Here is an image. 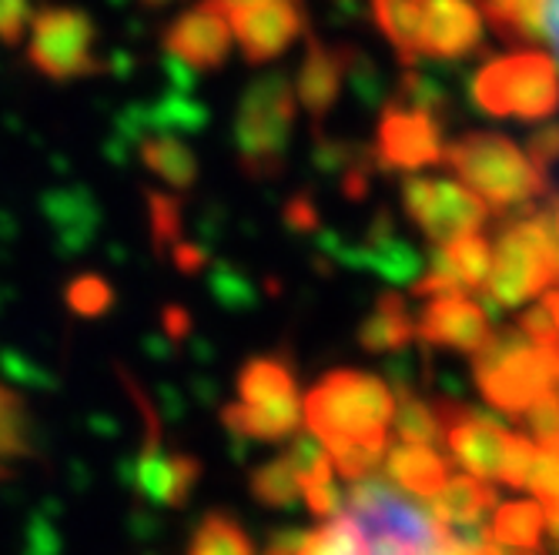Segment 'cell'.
Returning a JSON list of instances; mask_svg holds the SVG:
<instances>
[{
	"label": "cell",
	"mask_w": 559,
	"mask_h": 555,
	"mask_svg": "<svg viewBox=\"0 0 559 555\" xmlns=\"http://www.w3.org/2000/svg\"><path fill=\"white\" fill-rule=\"evenodd\" d=\"M546 0H483V17L506 44H543Z\"/></svg>",
	"instance_id": "cell-23"
},
{
	"label": "cell",
	"mask_w": 559,
	"mask_h": 555,
	"mask_svg": "<svg viewBox=\"0 0 559 555\" xmlns=\"http://www.w3.org/2000/svg\"><path fill=\"white\" fill-rule=\"evenodd\" d=\"M402 208L432 244H445L460 234L479 231L489 208L460 181L409 174L402 181Z\"/></svg>",
	"instance_id": "cell-8"
},
{
	"label": "cell",
	"mask_w": 559,
	"mask_h": 555,
	"mask_svg": "<svg viewBox=\"0 0 559 555\" xmlns=\"http://www.w3.org/2000/svg\"><path fill=\"white\" fill-rule=\"evenodd\" d=\"M489 281L483 288V301L489 305V318L502 309H520L530 298L559 288V241L546 218V208L526 205L513 221H506L496 234Z\"/></svg>",
	"instance_id": "cell-2"
},
{
	"label": "cell",
	"mask_w": 559,
	"mask_h": 555,
	"mask_svg": "<svg viewBox=\"0 0 559 555\" xmlns=\"http://www.w3.org/2000/svg\"><path fill=\"white\" fill-rule=\"evenodd\" d=\"M231 24L225 0H198L165 31V50L191 71H218L231 55Z\"/></svg>",
	"instance_id": "cell-12"
},
{
	"label": "cell",
	"mask_w": 559,
	"mask_h": 555,
	"mask_svg": "<svg viewBox=\"0 0 559 555\" xmlns=\"http://www.w3.org/2000/svg\"><path fill=\"white\" fill-rule=\"evenodd\" d=\"M372 14L382 37L392 44L405 68L419 61V34H423V0H372Z\"/></svg>",
	"instance_id": "cell-21"
},
{
	"label": "cell",
	"mask_w": 559,
	"mask_h": 555,
	"mask_svg": "<svg viewBox=\"0 0 559 555\" xmlns=\"http://www.w3.org/2000/svg\"><path fill=\"white\" fill-rule=\"evenodd\" d=\"M520 419L526 422L530 435L539 438V445L556 438L559 435V388H549L546 395H539Z\"/></svg>",
	"instance_id": "cell-33"
},
{
	"label": "cell",
	"mask_w": 559,
	"mask_h": 555,
	"mask_svg": "<svg viewBox=\"0 0 559 555\" xmlns=\"http://www.w3.org/2000/svg\"><path fill=\"white\" fill-rule=\"evenodd\" d=\"M523 150L539 171H549L559 161V124H543V128L530 131Z\"/></svg>",
	"instance_id": "cell-35"
},
{
	"label": "cell",
	"mask_w": 559,
	"mask_h": 555,
	"mask_svg": "<svg viewBox=\"0 0 559 555\" xmlns=\"http://www.w3.org/2000/svg\"><path fill=\"white\" fill-rule=\"evenodd\" d=\"M516 331H520L530 345H536V348H552V345H559L556 328H552V318L546 315L543 305L526 309V312L516 318Z\"/></svg>",
	"instance_id": "cell-36"
},
{
	"label": "cell",
	"mask_w": 559,
	"mask_h": 555,
	"mask_svg": "<svg viewBox=\"0 0 559 555\" xmlns=\"http://www.w3.org/2000/svg\"><path fill=\"white\" fill-rule=\"evenodd\" d=\"M31 17H34V11L27 0H0V40L17 44L27 34Z\"/></svg>",
	"instance_id": "cell-37"
},
{
	"label": "cell",
	"mask_w": 559,
	"mask_h": 555,
	"mask_svg": "<svg viewBox=\"0 0 559 555\" xmlns=\"http://www.w3.org/2000/svg\"><path fill=\"white\" fill-rule=\"evenodd\" d=\"M141 161L144 168L155 171L165 184L175 188H191L198 181V158L188 144H181L171 134H158V137H147L141 144Z\"/></svg>",
	"instance_id": "cell-25"
},
{
	"label": "cell",
	"mask_w": 559,
	"mask_h": 555,
	"mask_svg": "<svg viewBox=\"0 0 559 555\" xmlns=\"http://www.w3.org/2000/svg\"><path fill=\"white\" fill-rule=\"evenodd\" d=\"M526 488H533L536 502L543 509L556 506L559 502V456H552V451L539 448L536 456V466H533V475L526 482Z\"/></svg>",
	"instance_id": "cell-34"
},
{
	"label": "cell",
	"mask_w": 559,
	"mask_h": 555,
	"mask_svg": "<svg viewBox=\"0 0 559 555\" xmlns=\"http://www.w3.org/2000/svg\"><path fill=\"white\" fill-rule=\"evenodd\" d=\"M305 539H309L305 529H275L265 542V555H298Z\"/></svg>",
	"instance_id": "cell-40"
},
{
	"label": "cell",
	"mask_w": 559,
	"mask_h": 555,
	"mask_svg": "<svg viewBox=\"0 0 559 555\" xmlns=\"http://www.w3.org/2000/svg\"><path fill=\"white\" fill-rule=\"evenodd\" d=\"M298 555H369V545H366V535L359 532V526H355L345 512H338L329 526L309 532Z\"/></svg>",
	"instance_id": "cell-30"
},
{
	"label": "cell",
	"mask_w": 559,
	"mask_h": 555,
	"mask_svg": "<svg viewBox=\"0 0 559 555\" xmlns=\"http://www.w3.org/2000/svg\"><path fill=\"white\" fill-rule=\"evenodd\" d=\"M285 221H288L298 234L316 231V228H319V208H316V201H312L309 194H295V197L288 201V208H285Z\"/></svg>",
	"instance_id": "cell-39"
},
{
	"label": "cell",
	"mask_w": 559,
	"mask_h": 555,
	"mask_svg": "<svg viewBox=\"0 0 559 555\" xmlns=\"http://www.w3.org/2000/svg\"><path fill=\"white\" fill-rule=\"evenodd\" d=\"M436 415L445 429V445L455 466H463L473 479H499V462L506 448V432L496 419L463 406L455 398H436Z\"/></svg>",
	"instance_id": "cell-11"
},
{
	"label": "cell",
	"mask_w": 559,
	"mask_h": 555,
	"mask_svg": "<svg viewBox=\"0 0 559 555\" xmlns=\"http://www.w3.org/2000/svg\"><path fill=\"white\" fill-rule=\"evenodd\" d=\"M295 121L298 100L282 74L255 77L245 87L235 114V147L248 178L272 181L285 171Z\"/></svg>",
	"instance_id": "cell-5"
},
{
	"label": "cell",
	"mask_w": 559,
	"mask_h": 555,
	"mask_svg": "<svg viewBox=\"0 0 559 555\" xmlns=\"http://www.w3.org/2000/svg\"><path fill=\"white\" fill-rule=\"evenodd\" d=\"M201 479V462L185 451H165L158 445V422L147 429V445L138 462V492L155 506L181 509Z\"/></svg>",
	"instance_id": "cell-16"
},
{
	"label": "cell",
	"mask_w": 559,
	"mask_h": 555,
	"mask_svg": "<svg viewBox=\"0 0 559 555\" xmlns=\"http://www.w3.org/2000/svg\"><path fill=\"white\" fill-rule=\"evenodd\" d=\"M556 555H559V545H556Z\"/></svg>",
	"instance_id": "cell-45"
},
{
	"label": "cell",
	"mask_w": 559,
	"mask_h": 555,
	"mask_svg": "<svg viewBox=\"0 0 559 555\" xmlns=\"http://www.w3.org/2000/svg\"><path fill=\"white\" fill-rule=\"evenodd\" d=\"M543 309H546V315L552 318V328H556V338H559V288H549V291L543 294Z\"/></svg>",
	"instance_id": "cell-42"
},
{
	"label": "cell",
	"mask_w": 559,
	"mask_h": 555,
	"mask_svg": "<svg viewBox=\"0 0 559 555\" xmlns=\"http://www.w3.org/2000/svg\"><path fill=\"white\" fill-rule=\"evenodd\" d=\"M108 301H111V291H108V285H100L97 278H81L71 288V305L78 312H84V315H97L100 309H108Z\"/></svg>",
	"instance_id": "cell-38"
},
{
	"label": "cell",
	"mask_w": 559,
	"mask_h": 555,
	"mask_svg": "<svg viewBox=\"0 0 559 555\" xmlns=\"http://www.w3.org/2000/svg\"><path fill=\"white\" fill-rule=\"evenodd\" d=\"M225 11L248 64H269L309 34L301 0H231Z\"/></svg>",
	"instance_id": "cell-10"
},
{
	"label": "cell",
	"mask_w": 559,
	"mask_h": 555,
	"mask_svg": "<svg viewBox=\"0 0 559 555\" xmlns=\"http://www.w3.org/2000/svg\"><path fill=\"white\" fill-rule=\"evenodd\" d=\"M222 422L231 435L238 438H255V442H282L288 435L298 432L301 422L282 419V415H269L259 409H248L241 401H231V406L222 409Z\"/></svg>",
	"instance_id": "cell-28"
},
{
	"label": "cell",
	"mask_w": 559,
	"mask_h": 555,
	"mask_svg": "<svg viewBox=\"0 0 559 555\" xmlns=\"http://www.w3.org/2000/svg\"><path fill=\"white\" fill-rule=\"evenodd\" d=\"M147 8H165V4H171V0H144Z\"/></svg>",
	"instance_id": "cell-44"
},
{
	"label": "cell",
	"mask_w": 559,
	"mask_h": 555,
	"mask_svg": "<svg viewBox=\"0 0 559 555\" xmlns=\"http://www.w3.org/2000/svg\"><path fill=\"white\" fill-rule=\"evenodd\" d=\"M543 40L552 47L556 68H559V0H546V8H543Z\"/></svg>",
	"instance_id": "cell-41"
},
{
	"label": "cell",
	"mask_w": 559,
	"mask_h": 555,
	"mask_svg": "<svg viewBox=\"0 0 559 555\" xmlns=\"http://www.w3.org/2000/svg\"><path fill=\"white\" fill-rule=\"evenodd\" d=\"M442 165H449L460 184L496 212L526 208L536 205V197L549 194V174L526 158L516 141L496 131H469L445 144Z\"/></svg>",
	"instance_id": "cell-3"
},
{
	"label": "cell",
	"mask_w": 559,
	"mask_h": 555,
	"mask_svg": "<svg viewBox=\"0 0 559 555\" xmlns=\"http://www.w3.org/2000/svg\"><path fill=\"white\" fill-rule=\"evenodd\" d=\"M469 94L492 118L546 121L559 111V68L543 50H516L483 64Z\"/></svg>",
	"instance_id": "cell-6"
},
{
	"label": "cell",
	"mask_w": 559,
	"mask_h": 555,
	"mask_svg": "<svg viewBox=\"0 0 559 555\" xmlns=\"http://www.w3.org/2000/svg\"><path fill=\"white\" fill-rule=\"evenodd\" d=\"M473 375L492 409L520 419L539 395L559 385V345L536 348L516 328L492 331L473 351Z\"/></svg>",
	"instance_id": "cell-4"
},
{
	"label": "cell",
	"mask_w": 559,
	"mask_h": 555,
	"mask_svg": "<svg viewBox=\"0 0 559 555\" xmlns=\"http://www.w3.org/2000/svg\"><path fill=\"white\" fill-rule=\"evenodd\" d=\"M376 165L379 171H423L432 165H442L445 137H442V118L389 100L379 118L376 131Z\"/></svg>",
	"instance_id": "cell-9"
},
{
	"label": "cell",
	"mask_w": 559,
	"mask_h": 555,
	"mask_svg": "<svg viewBox=\"0 0 559 555\" xmlns=\"http://www.w3.org/2000/svg\"><path fill=\"white\" fill-rule=\"evenodd\" d=\"M31 456V415L24 398L0 382V462Z\"/></svg>",
	"instance_id": "cell-29"
},
{
	"label": "cell",
	"mask_w": 559,
	"mask_h": 555,
	"mask_svg": "<svg viewBox=\"0 0 559 555\" xmlns=\"http://www.w3.org/2000/svg\"><path fill=\"white\" fill-rule=\"evenodd\" d=\"M499 506V495L489 482L473 479V475H449L442 492L432 498V519L445 526L449 532H463L483 526L486 512Z\"/></svg>",
	"instance_id": "cell-18"
},
{
	"label": "cell",
	"mask_w": 559,
	"mask_h": 555,
	"mask_svg": "<svg viewBox=\"0 0 559 555\" xmlns=\"http://www.w3.org/2000/svg\"><path fill=\"white\" fill-rule=\"evenodd\" d=\"M359 345L366 351H376V355H385V351H405L416 338V322L409 315V305L399 291H382L376 298L372 312L359 322V331H355Z\"/></svg>",
	"instance_id": "cell-20"
},
{
	"label": "cell",
	"mask_w": 559,
	"mask_h": 555,
	"mask_svg": "<svg viewBox=\"0 0 559 555\" xmlns=\"http://www.w3.org/2000/svg\"><path fill=\"white\" fill-rule=\"evenodd\" d=\"M238 401L248 409H259L269 415H282L292 422H301V401H298V382L285 359L278 355H259L241 365L238 372Z\"/></svg>",
	"instance_id": "cell-17"
},
{
	"label": "cell",
	"mask_w": 559,
	"mask_h": 555,
	"mask_svg": "<svg viewBox=\"0 0 559 555\" xmlns=\"http://www.w3.org/2000/svg\"><path fill=\"white\" fill-rule=\"evenodd\" d=\"M483 14L469 0H423L419 58L460 61L483 47Z\"/></svg>",
	"instance_id": "cell-14"
},
{
	"label": "cell",
	"mask_w": 559,
	"mask_h": 555,
	"mask_svg": "<svg viewBox=\"0 0 559 555\" xmlns=\"http://www.w3.org/2000/svg\"><path fill=\"white\" fill-rule=\"evenodd\" d=\"M546 512V526H549V532L559 539V502H556V506H549V509H543Z\"/></svg>",
	"instance_id": "cell-43"
},
{
	"label": "cell",
	"mask_w": 559,
	"mask_h": 555,
	"mask_svg": "<svg viewBox=\"0 0 559 555\" xmlns=\"http://www.w3.org/2000/svg\"><path fill=\"white\" fill-rule=\"evenodd\" d=\"M305 44H309V50H305V61L298 68L292 91H295L298 108L312 118L316 131H322V121L338 105L342 84L352 74V64L359 55H355L352 47H329L312 34H305Z\"/></svg>",
	"instance_id": "cell-13"
},
{
	"label": "cell",
	"mask_w": 559,
	"mask_h": 555,
	"mask_svg": "<svg viewBox=\"0 0 559 555\" xmlns=\"http://www.w3.org/2000/svg\"><path fill=\"white\" fill-rule=\"evenodd\" d=\"M536 456H539V445L530 435L510 432L506 448H502V462H499V479L496 482L513 485V488H526V482L533 475V466H536Z\"/></svg>",
	"instance_id": "cell-32"
},
{
	"label": "cell",
	"mask_w": 559,
	"mask_h": 555,
	"mask_svg": "<svg viewBox=\"0 0 559 555\" xmlns=\"http://www.w3.org/2000/svg\"><path fill=\"white\" fill-rule=\"evenodd\" d=\"M489 335H492L489 312L483 305H476L469 294L432 298L416 318V338L423 345L466 351V355H473Z\"/></svg>",
	"instance_id": "cell-15"
},
{
	"label": "cell",
	"mask_w": 559,
	"mask_h": 555,
	"mask_svg": "<svg viewBox=\"0 0 559 555\" xmlns=\"http://www.w3.org/2000/svg\"><path fill=\"white\" fill-rule=\"evenodd\" d=\"M392 395H395V412H392V422H395V435L405 442V445H436V442H445V429L436 415V409L429 401H423L409 385H389Z\"/></svg>",
	"instance_id": "cell-24"
},
{
	"label": "cell",
	"mask_w": 559,
	"mask_h": 555,
	"mask_svg": "<svg viewBox=\"0 0 559 555\" xmlns=\"http://www.w3.org/2000/svg\"><path fill=\"white\" fill-rule=\"evenodd\" d=\"M543 529H546V512H543L539 502L513 498V502H499L492 526H489V535L513 552L520 548V552L536 555L543 545Z\"/></svg>",
	"instance_id": "cell-22"
},
{
	"label": "cell",
	"mask_w": 559,
	"mask_h": 555,
	"mask_svg": "<svg viewBox=\"0 0 559 555\" xmlns=\"http://www.w3.org/2000/svg\"><path fill=\"white\" fill-rule=\"evenodd\" d=\"M248 492H251V498L262 502L269 509H295L301 498V482H298V469L288 459V451L251 472Z\"/></svg>",
	"instance_id": "cell-27"
},
{
	"label": "cell",
	"mask_w": 559,
	"mask_h": 555,
	"mask_svg": "<svg viewBox=\"0 0 559 555\" xmlns=\"http://www.w3.org/2000/svg\"><path fill=\"white\" fill-rule=\"evenodd\" d=\"M225 4H231V0H225Z\"/></svg>",
	"instance_id": "cell-47"
},
{
	"label": "cell",
	"mask_w": 559,
	"mask_h": 555,
	"mask_svg": "<svg viewBox=\"0 0 559 555\" xmlns=\"http://www.w3.org/2000/svg\"><path fill=\"white\" fill-rule=\"evenodd\" d=\"M27 61L50 81H78L100 71L94 24L74 8L34 11L27 27Z\"/></svg>",
	"instance_id": "cell-7"
},
{
	"label": "cell",
	"mask_w": 559,
	"mask_h": 555,
	"mask_svg": "<svg viewBox=\"0 0 559 555\" xmlns=\"http://www.w3.org/2000/svg\"><path fill=\"white\" fill-rule=\"evenodd\" d=\"M188 555H255V542L248 539L235 516L209 512L191 532Z\"/></svg>",
	"instance_id": "cell-26"
},
{
	"label": "cell",
	"mask_w": 559,
	"mask_h": 555,
	"mask_svg": "<svg viewBox=\"0 0 559 555\" xmlns=\"http://www.w3.org/2000/svg\"><path fill=\"white\" fill-rule=\"evenodd\" d=\"M385 448H389V442H382V445H345V448L329 451V459H332V469L342 479H348V485H355V482H369L379 472V466L385 462Z\"/></svg>",
	"instance_id": "cell-31"
},
{
	"label": "cell",
	"mask_w": 559,
	"mask_h": 555,
	"mask_svg": "<svg viewBox=\"0 0 559 555\" xmlns=\"http://www.w3.org/2000/svg\"><path fill=\"white\" fill-rule=\"evenodd\" d=\"M385 475L392 485L419 498H436L449 479V462L426 445H392L385 448Z\"/></svg>",
	"instance_id": "cell-19"
},
{
	"label": "cell",
	"mask_w": 559,
	"mask_h": 555,
	"mask_svg": "<svg viewBox=\"0 0 559 555\" xmlns=\"http://www.w3.org/2000/svg\"><path fill=\"white\" fill-rule=\"evenodd\" d=\"M392 412L395 395L389 382L355 369L329 372L301 401V419L325 445V451L389 442Z\"/></svg>",
	"instance_id": "cell-1"
},
{
	"label": "cell",
	"mask_w": 559,
	"mask_h": 555,
	"mask_svg": "<svg viewBox=\"0 0 559 555\" xmlns=\"http://www.w3.org/2000/svg\"><path fill=\"white\" fill-rule=\"evenodd\" d=\"M523 555H533V552H523Z\"/></svg>",
	"instance_id": "cell-46"
}]
</instances>
